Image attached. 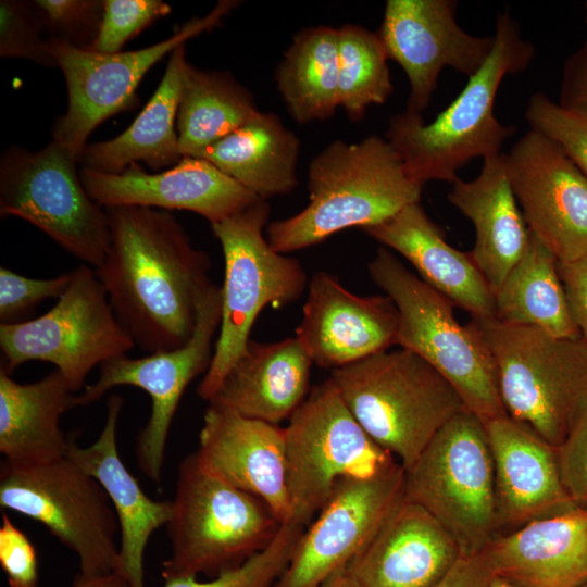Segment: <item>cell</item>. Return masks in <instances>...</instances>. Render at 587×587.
<instances>
[{
  "mask_svg": "<svg viewBox=\"0 0 587 587\" xmlns=\"http://www.w3.org/2000/svg\"><path fill=\"white\" fill-rule=\"evenodd\" d=\"M258 111L251 92L232 74L200 70L187 61L176 117L182 155L197 158Z\"/></svg>",
  "mask_w": 587,
  "mask_h": 587,
  "instance_id": "cell-33",
  "label": "cell"
},
{
  "mask_svg": "<svg viewBox=\"0 0 587 587\" xmlns=\"http://www.w3.org/2000/svg\"><path fill=\"white\" fill-rule=\"evenodd\" d=\"M312 364L297 337L267 344L250 339L211 401L278 425L307 399Z\"/></svg>",
  "mask_w": 587,
  "mask_h": 587,
  "instance_id": "cell-28",
  "label": "cell"
},
{
  "mask_svg": "<svg viewBox=\"0 0 587 587\" xmlns=\"http://www.w3.org/2000/svg\"><path fill=\"white\" fill-rule=\"evenodd\" d=\"M316 587H359L347 567H344L328 577Z\"/></svg>",
  "mask_w": 587,
  "mask_h": 587,
  "instance_id": "cell-48",
  "label": "cell"
},
{
  "mask_svg": "<svg viewBox=\"0 0 587 587\" xmlns=\"http://www.w3.org/2000/svg\"><path fill=\"white\" fill-rule=\"evenodd\" d=\"M46 38L89 50L103 15V0H32Z\"/></svg>",
  "mask_w": 587,
  "mask_h": 587,
  "instance_id": "cell-37",
  "label": "cell"
},
{
  "mask_svg": "<svg viewBox=\"0 0 587 587\" xmlns=\"http://www.w3.org/2000/svg\"><path fill=\"white\" fill-rule=\"evenodd\" d=\"M73 587H130V585L117 573L96 577H84L78 574Z\"/></svg>",
  "mask_w": 587,
  "mask_h": 587,
  "instance_id": "cell-47",
  "label": "cell"
},
{
  "mask_svg": "<svg viewBox=\"0 0 587 587\" xmlns=\"http://www.w3.org/2000/svg\"><path fill=\"white\" fill-rule=\"evenodd\" d=\"M447 198L472 222L475 242L470 254L495 291L524 254L530 237L505 153L485 158L479 174L469 182L458 178Z\"/></svg>",
  "mask_w": 587,
  "mask_h": 587,
  "instance_id": "cell-27",
  "label": "cell"
},
{
  "mask_svg": "<svg viewBox=\"0 0 587 587\" xmlns=\"http://www.w3.org/2000/svg\"><path fill=\"white\" fill-rule=\"evenodd\" d=\"M134 346L95 270L79 265L72 271L65 291L45 314L0 324V370L11 374L28 361L48 362L75 392L85 387L95 366L126 354Z\"/></svg>",
  "mask_w": 587,
  "mask_h": 587,
  "instance_id": "cell-13",
  "label": "cell"
},
{
  "mask_svg": "<svg viewBox=\"0 0 587 587\" xmlns=\"http://www.w3.org/2000/svg\"><path fill=\"white\" fill-rule=\"evenodd\" d=\"M505 158L529 233L559 262L587 257V177L552 140L533 129Z\"/></svg>",
  "mask_w": 587,
  "mask_h": 587,
  "instance_id": "cell-17",
  "label": "cell"
},
{
  "mask_svg": "<svg viewBox=\"0 0 587 587\" xmlns=\"http://www.w3.org/2000/svg\"><path fill=\"white\" fill-rule=\"evenodd\" d=\"M488 587H521L505 578L499 576H492Z\"/></svg>",
  "mask_w": 587,
  "mask_h": 587,
  "instance_id": "cell-49",
  "label": "cell"
},
{
  "mask_svg": "<svg viewBox=\"0 0 587 587\" xmlns=\"http://www.w3.org/2000/svg\"><path fill=\"white\" fill-rule=\"evenodd\" d=\"M403 498L400 463L373 477L340 479L273 587H316L347 567Z\"/></svg>",
  "mask_w": 587,
  "mask_h": 587,
  "instance_id": "cell-16",
  "label": "cell"
},
{
  "mask_svg": "<svg viewBox=\"0 0 587 587\" xmlns=\"http://www.w3.org/2000/svg\"><path fill=\"white\" fill-rule=\"evenodd\" d=\"M30 1H0V57L58 66Z\"/></svg>",
  "mask_w": 587,
  "mask_h": 587,
  "instance_id": "cell-39",
  "label": "cell"
},
{
  "mask_svg": "<svg viewBox=\"0 0 587 587\" xmlns=\"http://www.w3.org/2000/svg\"><path fill=\"white\" fill-rule=\"evenodd\" d=\"M471 323L492 358L507 414L558 447L587 403V345L495 316Z\"/></svg>",
  "mask_w": 587,
  "mask_h": 587,
  "instance_id": "cell-6",
  "label": "cell"
},
{
  "mask_svg": "<svg viewBox=\"0 0 587 587\" xmlns=\"http://www.w3.org/2000/svg\"><path fill=\"white\" fill-rule=\"evenodd\" d=\"M404 499L429 512L463 554L480 552L500 529L495 472L485 424L464 409L404 471Z\"/></svg>",
  "mask_w": 587,
  "mask_h": 587,
  "instance_id": "cell-9",
  "label": "cell"
},
{
  "mask_svg": "<svg viewBox=\"0 0 587 587\" xmlns=\"http://www.w3.org/2000/svg\"><path fill=\"white\" fill-rule=\"evenodd\" d=\"M79 174L90 198L104 209L187 210L210 224L242 211L259 199L207 160L193 157H183L176 165L152 174L138 163H132L120 174L85 167Z\"/></svg>",
  "mask_w": 587,
  "mask_h": 587,
  "instance_id": "cell-19",
  "label": "cell"
},
{
  "mask_svg": "<svg viewBox=\"0 0 587 587\" xmlns=\"http://www.w3.org/2000/svg\"><path fill=\"white\" fill-rule=\"evenodd\" d=\"M397 327L388 296H358L319 272L309 282L296 337L313 363L335 370L397 345Z\"/></svg>",
  "mask_w": 587,
  "mask_h": 587,
  "instance_id": "cell-20",
  "label": "cell"
},
{
  "mask_svg": "<svg viewBox=\"0 0 587 587\" xmlns=\"http://www.w3.org/2000/svg\"><path fill=\"white\" fill-rule=\"evenodd\" d=\"M196 453L215 475L263 500L282 524L291 521L284 427L210 401Z\"/></svg>",
  "mask_w": 587,
  "mask_h": 587,
  "instance_id": "cell-21",
  "label": "cell"
},
{
  "mask_svg": "<svg viewBox=\"0 0 587 587\" xmlns=\"http://www.w3.org/2000/svg\"><path fill=\"white\" fill-rule=\"evenodd\" d=\"M0 507L42 525L76 553L80 576L115 573L118 521L100 483L68 457L37 465L4 461Z\"/></svg>",
  "mask_w": 587,
  "mask_h": 587,
  "instance_id": "cell-12",
  "label": "cell"
},
{
  "mask_svg": "<svg viewBox=\"0 0 587 587\" xmlns=\"http://www.w3.org/2000/svg\"><path fill=\"white\" fill-rule=\"evenodd\" d=\"M72 279V272L52 278H30L0 267L1 324L21 322V317L46 299L60 298Z\"/></svg>",
  "mask_w": 587,
  "mask_h": 587,
  "instance_id": "cell-41",
  "label": "cell"
},
{
  "mask_svg": "<svg viewBox=\"0 0 587 587\" xmlns=\"http://www.w3.org/2000/svg\"><path fill=\"white\" fill-rule=\"evenodd\" d=\"M453 0H388L377 34L388 60L410 83L408 111L421 113L430 102L445 67L471 77L485 63L494 36H474L455 21Z\"/></svg>",
  "mask_w": 587,
  "mask_h": 587,
  "instance_id": "cell-18",
  "label": "cell"
},
{
  "mask_svg": "<svg viewBox=\"0 0 587 587\" xmlns=\"http://www.w3.org/2000/svg\"><path fill=\"white\" fill-rule=\"evenodd\" d=\"M495 317L542 329L561 338H580L558 271L557 258L530 234L527 248L494 291Z\"/></svg>",
  "mask_w": 587,
  "mask_h": 587,
  "instance_id": "cell-32",
  "label": "cell"
},
{
  "mask_svg": "<svg viewBox=\"0 0 587 587\" xmlns=\"http://www.w3.org/2000/svg\"><path fill=\"white\" fill-rule=\"evenodd\" d=\"M305 527L288 522L273 540L242 564L214 576L211 580L183 577L165 580L163 587H273L286 569Z\"/></svg>",
  "mask_w": 587,
  "mask_h": 587,
  "instance_id": "cell-36",
  "label": "cell"
},
{
  "mask_svg": "<svg viewBox=\"0 0 587 587\" xmlns=\"http://www.w3.org/2000/svg\"><path fill=\"white\" fill-rule=\"evenodd\" d=\"M480 552L494 576L521 587H577L587 580V509L529 522Z\"/></svg>",
  "mask_w": 587,
  "mask_h": 587,
  "instance_id": "cell-25",
  "label": "cell"
},
{
  "mask_svg": "<svg viewBox=\"0 0 587 587\" xmlns=\"http://www.w3.org/2000/svg\"><path fill=\"white\" fill-rule=\"evenodd\" d=\"M462 554L429 512L403 498L347 569L359 587H435Z\"/></svg>",
  "mask_w": 587,
  "mask_h": 587,
  "instance_id": "cell-22",
  "label": "cell"
},
{
  "mask_svg": "<svg viewBox=\"0 0 587 587\" xmlns=\"http://www.w3.org/2000/svg\"><path fill=\"white\" fill-rule=\"evenodd\" d=\"M300 140L278 115L258 111L239 128L204 149L197 158L267 200L297 186Z\"/></svg>",
  "mask_w": 587,
  "mask_h": 587,
  "instance_id": "cell-31",
  "label": "cell"
},
{
  "mask_svg": "<svg viewBox=\"0 0 587 587\" xmlns=\"http://www.w3.org/2000/svg\"><path fill=\"white\" fill-rule=\"evenodd\" d=\"M103 7L98 36L89 49L97 53L121 52L127 41L172 11L161 0H103Z\"/></svg>",
  "mask_w": 587,
  "mask_h": 587,
  "instance_id": "cell-40",
  "label": "cell"
},
{
  "mask_svg": "<svg viewBox=\"0 0 587 587\" xmlns=\"http://www.w3.org/2000/svg\"><path fill=\"white\" fill-rule=\"evenodd\" d=\"M110 246L95 268L135 346L153 353L191 337L200 299L212 283L205 252L196 249L168 211L108 208Z\"/></svg>",
  "mask_w": 587,
  "mask_h": 587,
  "instance_id": "cell-1",
  "label": "cell"
},
{
  "mask_svg": "<svg viewBox=\"0 0 587 587\" xmlns=\"http://www.w3.org/2000/svg\"><path fill=\"white\" fill-rule=\"evenodd\" d=\"M362 230L383 247L401 254L423 282L471 317L495 316L494 291L470 252L450 246L420 202Z\"/></svg>",
  "mask_w": 587,
  "mask_h": 587,
  "instance_id": "cell-26",
  "label": "cell"
},
{
  "mask_svg": "<svg viewBox=\"0 0 587 587\" xmlns=\"http://www.w3.org/2000/svg\"><path fill=\"white\" fill-rule=\"evenodd\" d=\"M491 451L500 528L514 529L570 511L557 447L509 415L485 424Z\"/></svg>",
  "mask_w": 587,
  "mask_h": 587,
  "instance_id": "cell-23",
  "label": "cell"
},
{
  "mask_svg": "<svg viewBox=\"0 0 587 587\" xmlns=\"http://www.w3.org/2000/svg\"><path fill=\"white\" fill-rule=\"evenodd\" d=\"M77 395L58 371L20 384L0 370V452L15 465H37L66 457L70 436L60 428Z\"/></svg>",
  "mask_w": 587,
  "mask_h": 587,
  "instance_id": "cell-29",
  "label": "cell"
},
{
  "mask_svg": "<svg viewBox=\"0 0 587 587\" xmlns=\"http://www.w3.org/2000/svg\"><path fill=\"white\" fill-rule=\"evenodd\" d=\"M270 204L259 198L242 211L211 224L224 255L221 323L211 364L198 396L211 401L223 379L245 352L260 312L297 301L305 289L307 274L296 259L272 248L263 229Z\"/></svg>",
  "mask_w": 587,
  "mask_h": 587,
  "instance_id": "cell-8",
  "label": "cell"
},
{
  "mask_svg": "<svg viewBox=\"0 0 587 587\" xmlns=\"http://www.w3.org/2000/svg\"><path fill=\"white\" fill-rule=\"evenodd\" d=\"M0 564L10 587H37L38 561L28 537L2 513L0 527Z\"/></svg>",
  "mask_w": 587,
  "mask_h": 587,
  "instance_id": "cell-43",
  "label": "cell"
},
{
  "mask_svg": "<svg viewBox=\"0 0 587 587\" xmlns=\"http://www.w3.org/2000/svg\"><path fill=\"white\" fill-rule=\"evenodd\" d=\"M344 402L366 434L410 469L464 403L433 366L412 351H383L335 369Z\"/></svg>",
  "mask_w": 587,
  "mask_h": 587,
  "instance_id": "cell-4",
  "label": "cell"
},
{
  "mask_svg": "<svg viewBox=\"0 0 587 587\" xmlns=\"http://www.w3.org/2000/svg\"><path fill=\"white\" fill-rule=\"evenodd\" d=\"M275 78L296 122L307 124L332 117L339 108L337 28L315 26L298 32Z\"/></svg>",
  "mask_w": 587,
  "mask_h": 587,
  "instance_id": "cell-34",
  "label": "cell"
},
{
  "mask_svg": "<svg viewBox=\"0 0 587 587\" xmlns=\"http://www.w3.org/2000/svg\"><path fill=\"white\" fill-rule=\"evenodd\" d=\"M122 407V397L112 395L108 400L105 423L97 440L88 447H80L75 435L71 434L66 457L100 483L113 505L121 534L115 573L130 587H145V550L150 536L167 524L172 500L149 498L124 465L116 442Z\"/></svg>",
  "mask_w": 587,
  "mask_h": 587,
  "instance_id": "cell-24",
  "label": "cell"
},
{
  "mask_svg": "<svg viewBox=\"0 0 587 587\" xmlns=\"http://www.w3.org/2000/svg\"><path fill=\"white\" fill-rule=\"evenodd\" d=\"M572 320L587 345V257L572 262L558 261Z\"/></svg>",
  "mask_w": 587,
  "mask_h": 587,
  "instance_id": "cell-44",
  "label": "cell"
},
{
  "mask_svg": "<svg viewBox=\"0 0 587 587\" xmlns=\"http://www.w3.org/2000/svg\"><path fill=\"white\" fill-rule=\"evenodd\" d=\"M373 282L394 302L397 345L425 360L484 424L508 415L492 358L477 329L462 325L453 304L382 247L369 263Z\"/></svg>",
  "mask_w": 587,
  "mask_h": 587,
  "instance_id": "cell-7",
  "label": "cell"
},
{
  "mask_svg": "<svg viewBox=\"0 0 587 587\" xmlns=\"http://www.w3.org/2000/svg\"><path fill=\"white\" fill-rule=\"evenodd\" d=\"M77 163L53 140L38 151L7 148L0 158V215L27 221L97 268L110 246L109 218L86 191Z\"/></svg>",
  "mask_w": 587,
  "mask_h": 587,
  "instance_id": "cell-11",
  "label": "cell"
},
{
  "mask_svg": "<svg viewBox=\"0 0 587 587\" xmlns=\"http://www.w3.org/2000/svg\"><path fill=\"white\" fill-rule=\"evenodd\" d=\"M186 62V49L182 45L170 54L163 77L139 115L116 137L87 143L78 158L82 167L120 174L132 163L141 161L158 171L172 167L183 159L176 117Z\"/></svg>",
  "mask_w": 587,
  "mask_h": 587,
  "instance_id": "cell-30",
  "label": "cell"
},
{
  "mask_svg": "<svg viewBox=\"0 0 587 587\" xmlns=\"http://www.w3.org/2000/svg\"><path fill=\"white\" fill-rule=\"evenodd\" d=\"M221 323V287L211 283L199 302L190 339L182 347L149 353L142 358L126 354L100 365L98 379L76 397L77 407L96 402L115 386L145 390L151 399V413L136 439V457L141 472L155 484L162 479L170 428L184 391L200 374L207 373L213 357V340Z\"/></svg>",
  "mask_w": 587,
  "mask_h": 587,
  "instance_id": "cell-15",
  "label": "cell"
},
{
  "mask_svg": "<svg viewBox=\"0 0 587 587\" xmlns=\"http://www.w3.org/2000/svg\"><path fill=\"white\" fill-rule=\"evenodd\" d=\"M529 129L552 140L587 177V120L565 110L542 92L534 93L525 112Z\"/></svg>",
  "mask_w": 587,
  "mask_h": 587,
  "instance_id": "cell-38",
  "label": "cell"
},
{
  "mask_svg": "<svg viewBox=\"0 0 587 587\" xmlns=\"http://www.w3.org/2000/svg\"><path fill=\"white\" fill-rule=\"evenodd\" d=\"M285 428L291 521L307 527L342 478H369L399 463L362 428L329 377Z\"/></svg>",
  "mask_w": 587,
  "mask_h": 587,
  "instance_id": "cell-10",
  "label": "cell"
},
{
  "mask_svg": "<svg viewBox=\"0 0 587 587\" xmlns=\"http://www.w3.org/2000/svg\"><path fill=\"white\" fill-rule=\"evenodd\" d=\"M585 22L587 24V2L585 3Z\"/></svg>",
  "mask_w": 587,
  "mask_h": 587,
  "instance_id": "cell-50",
  "label": "cell"
},
{
  "mask_svg": "<svg viewBox=\"0 0 587 587\" xmlns=\"http://www.w3.org/2000/svg\"><path fill=\"white\" fill-rule=\"evenodd\" d=\"M559 104L587 120V37L565 61Z\"/></svg>",
  "mask_w": 587,
  "mask_h": 587,
  "instance_id": "cell-45",
  "label": "cell"
},
{
  "mask_svg": "<svg viewBox=\"0 0 587 587\" xmlns=\"http://www.w3.org/2000/svg\"><path fill=\"white\" fill-rule=\"evenodd\" d=\"M577 587H587V580H585L584 583H582V584L578 585Z\"/></svg>",
  "mask_w": 587,
  "mask_h": 587,
  "instance_id": "cell-51",
  "label": "cell"
},
{
  "mask_svg": "<svg viewBox=\"0 0 587 587\" xmlns=\"http://www.w3.org/2000/svg\"><path fill=\"white\" fill-rule=\"evenodd\" d=\"M238 4L233 0L220 1L207 16L193 17L166 39L138 50L97 53L46 38L63 72L68 99L65 113L53 124L52 140L78 160L98 125L138 104V85L154 64L189 39L218 26Z\"/></svg>",
  "mask_w": 587,
  "mask_h": 587,
  "instance_id": "cell-14",
  "label": "cell"
},
{
  "mask_svg": "<svg viewBox=\"0 0 587 587\" xmlns=\"http://www.w3.org/2000/svg\"><path fill=\"white\" fill-rule=\"evenodd\" d=\"M492 573L482 554H462L435 587H488Z\"/></svg>",
  "mask_w": 587,
  "mask_h": 587,
  "instance_id": "cell-46",
  "label": "cell"
},
{
  "mask_svg": "<svg viewBox=\"0 0 587 587\" xmlns=\"http://www.w3.org/2000/svg\"><path fill=\"white\" fill-rule=\"evenodd\" d=\"M563 486L572 502L587 509V403L557 447Z\"/></svg>",
  "mask_w": 587,
  "mask_h": 587,
  "instance_id": "cell-42",
  "label": "cell"
},
{
  "mask_svg": "<svg viewBox=\"0 0 587 587\" xmlns=\"http://www.w3.org/2000/svg\"><path fill=\"white\" fill-rule=\"evenodd\" d=\"M422 189L386 138L336 140L309 164L308 204L267 224L266 238L280 253L301 250L346 228L363 229L389 220L420 202Z\"/></svg>",
  "mask_w": 587,
  "mask_h": 587,
  "instance_id": "cell-2",
  "label": "cell"
},
{
  "mask_svg": "<svg viewBox=\"0 0 587 587\" xmlns=\"http://www.w3.org/2000/svg\"><path fill=\"white\" fill-rule=\"evenodd\" d=\"M337 30L339 107L360 121L369 105L384 103L394 91L388 57L377 32L353 24Z\"/></svg>",
  "mask_w": 587,
  "mask_h": 587,
  "instance_id": "cell-35",
  "label": "cell"
},
{
  "mask_svg": "<svg viewBox=\"0 0 587 587\" xmlns=\"http://www.w3.org/2000/svg\"><path fill=\"white\" fill-rule=\"evenodd\" d=\"M495 43L483 66L457 98L433 122L405 110L389 118L385 138L401 158L408 173L423 185L429 180L454 183L458 170L475 158L501 153L515 127L500 123L495 101L507 75L526 70L534 46L525 40L508 11L496 18Z\"/></svg>",
  "mask_w": 587,
  "mask_h": 587,
  "instance_id": "cell-3",
  "label": "cell"
},
{
  "mask_svg": "<svg viewBox=\"0 0 587 587\" xmlns=\"http://www.w3.org/2000/svg\"><path fill=\"white\" fill-rule=\"evenodd\" d=\"M282 525L263 500L215 475L193 452L178 465L162 577L216 576L264 549Z\"/></svg>",
  "mask_w": 587,
  "mask_h": 587,
  "instance_id": "cell-5",
  "label": "cell"
}]
</instances>
